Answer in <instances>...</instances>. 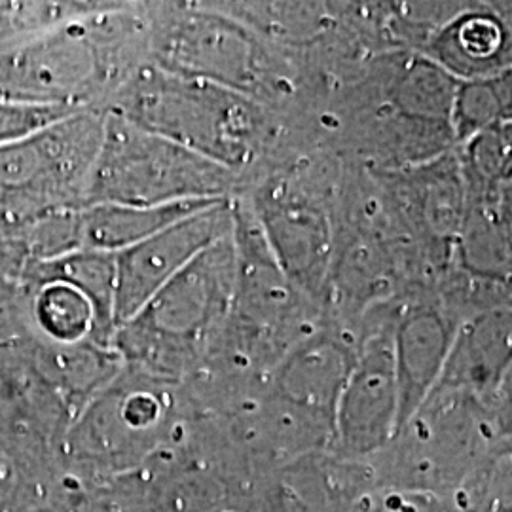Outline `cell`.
Listing matches in <instances>:
<instances>
[{
    "label": "cell",
    "instance_id": "6da1fadb",
    "mask_svg": "<svg viewBox=\"0 0 512 512\" xmlns=\"http://www.w3.org/2000/svg\"><path fill=\"white\" fill-rule=\"evenodd\" d=\"M238 255L232 234L215 241L114 332L112 349L131 368L165 382L205 363L228 317Z\"/></svg>",
    "mask_w": 512,
    "mask_h": 512
},
{
    "label": "cell",
    "instance_id": "7a4b0ae2",
    "mask_svg": "<svg viewBox=\"0 0 512 512\" xmlns=\"http://www.w3.org/2000/svg\"><path fill=\"white\" fill-rule=\"evenodd\" d=\"M169 384L131 366L120 370L61 439L63 476L90 484L141 469L183 420Z\"/></svg>",
    "mask_w": 512,
    "mask_h": 512
},
{
    "label": "cell",
    "instance_id": "3957f363",
    "mask_svg": "<svg viewBox=\"0 0 512 512\" xmlns=\"http://www.w3.org/2000/svg\"><path fill=\"white\" fill-rule=\"evenodd\" d=\"M230 173L228 167L112 112L103 122L84 181V203L156 207L222 200Z\"/></svg>",
    "mask_w": 512,
    "mask_h": 512
},
{
    "label": "cell",
    "instance_id": "277c9868",
    "mask_svg": "<svg viewBox=\"0 0 512 512\" xmlns=\"http://www.w3.org/2000/svg\"><path fill=\"white\" fill-rule=\"evenodd\" d=\"M120 114L230 171L251 158L258 133L247 95L165 69L139 74Z\"/></svg>",
    "mask_w": 512,
    "mask_h": 512
},
{
    "label": "cell",
    "instance_id": "5b68a950",
    "mask_svg": "<svg viewBox=\"0 0 512 512\" xmlns=\"http://www.w3.org/2000/svg\"><path fill=\"white\" fill-rule=\"evenodd\" d=\"M492 403L431 395L376 458L382 486L452 495L484 450L507 435Z\"/></svg>",
    "mask_w": 512,
    "mask_h": 512
},
{
    "label": "cell",
    "instance_id": "8992f818",
    "mask_svg": "<svg viewBox=\"0 0 512 512\" xmlns=\"http://www.w3.org/2000/svg\"><path fill=\"white\" fill-rule=\"evenodd\" d=\"M399 380L393 355V329L372 332L357 346L334 412L330 450L342 458L370 461L399 429Z\"/></svg>",
    "mask_w": 512,
    "mask_h": 512
},
{
    "label": "cell",
    "instance_id": "52a82bcc",
    "mask_svg": "<svg viewBox=\"0 0 512 512\" xmlns=\"http://www.w3.org/2000/svg\"><path fill=\"white\" fill-rule=\"evenodd\" d=\"M232 228L234 213L220 200L116 253V330L143 310L196 256L232 234Z\"/></svg>",
    "mask_w": 512,
    "mask_h": 512
},
{
    "label": "cell",
    "instance_id": "ba28073f",
    "mask_svg": "<svg viewBox=\"0 0 512 512\" xmlns=\"http://www.w3.org/2000/svg\"><path fill=\"white\" fill-rule=\"evenodd\" d=\"M101 57L92 38L63 31L27 46L0 65V97L65 107L99 82Z\"/></svg>",
    "mask_w": 512,
    "mask_h": 512
},
{
    "label": "cell",
    "instance_id": "9c48e42d",
    "mask_svg": "<svg viewBox=\"0 0 512 512\" xmlns=\"http://www.w3.org/2000/svg\"><path fill=\"white\" fill-rule=\"evenodd\" d=\"M256 220L277 266L298 293L317 296L325 289L332 234L325 211L285 186L264 188Z\"/></svg>",
    "mask_w": 512,
    "mask_h": 512
},
{
    "label": "cell",
    "instance_id": "30bf717a",
    "mask_svg": "<svg viewBox=\"0 0 512 512\" xmlns=\"http://www.w3.org/2000/svg\"><path fill=\"white\" fill-rule=\"evenodd\" d=\"M162 69L243 93L256 86L258 54L249 33L230 19L192 14L179 19L160 48Z\"/></svg>",
    "mask_w": 512,
    "mask_h": 512
},
{
    "label": "cell",
    "instance_id": "8fae6325",
    "mask_svg": "<svg viewBox=\"0 0 512 512\" xmlns=\"http://www.w3.org/2000/svg\"><path fill=\"white\" fill-rule=\"evenodd\" d=\"M511 366V308L480 311L456 327L442 376L431 395L492 403Z\"/></svg>",
    "mask_w": 512,
    "mask_h": 512
},
{
    "label": "cell",
    "instance_id": "7c38bea8",
    "mask_svg": "<svg viewBox=\"0 0 512 512\" xmlns=\"http://www.w3.org/2000/svg\"><path fill=\"white\" fill-rule=\"evenodd\" d=\"M355 359L357 346L342 334L315 330L281 357L266 384L287 403L334 425V412Z\"/></svg>",
    "mask_w": 512,
    "mask_h": 512
},
{
    "label": "cell",
    "instance_id": "4fadbf2b",
    "mask_svg": "<svg viewBox=\"0 0 512 512\" xmlns=\"http://www.w3.org/2000/svg\"><path fill=\"white\" fill-rule=\"evenodd\" d=\"M61 480L54 442L21 414L0 416V512H29L54 501Z\"/></svg>",
    "mask_w": 512,
    "mask_h": 512
},
{
    "label": "cell",
    "instance_id": "5bb4252c",
    "mask_svg": "<svg viewBox=\"0 0 512 512\" xmlns=\"http://www.w3.org/2000/svg\"><path fill=\"white\" fill-rule=\"evenodd\" d=\"M456 327L442 311L420 306L406 311L393 327V355L399 380V429L439 384ZM397 429V431H399Z\"/></svg>",
    "mask_w": 512,
    "mask_h": 512
},
{
    "label": "cell",
    "instance_id": "9a60e30c",
    "mask_svg": "<svg viewBox=\"0 0 512 512\" xmlns=\"http://www.w3.org/2000/svg\"><path fill=\"white\" fill-rule=\"evenodd\" d=\"M429 57L458 80L501 73L512 67L511 29L490 10L463 12L433 38Z\"/></svg>",
    "mask_w": 512,
    "mask_h": 512
},
{
    "label": "cell",
    "instance_id": "2e32d148",
    "mask_svg": "<svg viewBox=\"0 0 512 512\" xmlns=\"http://www.w3.org/2000/svg\"><path fill=\"white\" fill-rule=\"evenodd\" d=\"M406 198L425 236L456 245L471 200L458 156L444 154L408 173Z\"/></svg>",
    "mask_w": 512,
    "mask_h": 512
},
{
    "label": "cell",
    "instance_id": "e0dca14e",
    "mask_svg": "<svg viewBox=\"0 0 512 512\" xmlns=\"http://www.w3.org/2000/svg\"><path fill=\"white\" fill-rule=\"evenodd\" d=\"M217 202L220 200L173 203L156 207L112 203L84 205V209L74 215L76 247L116 255Z\"/></svg>",
    "mask_w": 512,
    "mask_h": 512
},
{
    "label": "cell",
    "instance_id": "ac0fdd59",
    "mask_svg": "<svg viewBox=\"0 0 512 512\" xmlns=\"http://www.w3.org/2000/svg\"><path fill=\"white\" fill-rule=\"evenodd\" d=\"M459 80L429 55L406 61L393 84V105L404 118L450 129Z\"/></svg>",
    "mask_w": 512,
    "mask_h": 512
},
{
    "label": "cell",
    "instance_id": "d6986e66",
    "mask_svg": "<svg viewBox=\"0 0 512 512\" xmlns=\"http://www.w3.org/2000/svg\"><path fill=\"white\" fill-rule=\"evenodd\" d=\"M48 281H63L86 294L97 319V344L112 348L116 332V255L78 249L54 256L46 266Z\"/></svg>",
    "mask_w": 512,
    "mask_h": 512
},
{
    "label": "cell",
    "instance_id": "ffe728a7",
    "mask_svg": "<svg viewBox=\"0 0 512 512\" xmlns=\"http://www.w3.org/2000/svg\"><path fill=\"white\" fill-rule=\"evenodd\" d=\"M450 499L458 512H512V433L484 450Z\"/></svg>",
    "mask_w": 512,
    "mask_h": 512
},
{
    "label": "cell",
    "instance_id": "44dd1931",
    "mask_svg": "<svg viewBox=\"0 0 512 512\" xmlns=\"http://www.w3.org/2000/svg\"><path fill=\"white\" fill-rule=\"evenodd\" d=\"M512 122V67L501 73L459 80L450 131L465 143L484 129Z\"/></svg>",
    "mask_w": 512,
    "mask_h": 512
},
{
    "label": "cell",
    "instance_id": "7402d4cb",
    "mask_svg": "<svg viewBox=\"0 0 512 512\" xmlns=\"http://www.w3.org/2000/svg\"><path fill=\"white\" fill-rule=\"evenodd\" d=\"M38 327L61 346L92 340L97 344V319L86 294L63 281H46L37 298Z\"/></svg>",
    "mask_w": 512,
    "mask_h": 512
},
{
    "label": "cell",
    "instance_id": "603a6c76",
    "mask_svg": "<svg viewBox=\"0 0 512 512\" xmlns=\"http://www.w3.org/2000/svg\"><path fill=\"white\" fill-rule=\"evenodd\" d=\"M463 173L469 196L495 194L512 186V122L484 129L467 139Z\"/></svg>",
    "mask_w": 512,
    "mask_h": 512
},
{
    "label": "cell",
    "instance_id": "cb8c5ba5",
    "mask_svg": "<svg viewBox=\"0 0 512 512\" xmlns=\"http://www.w3.org/2000/svg\"><path fill=\"white\" fill-rule=\"evenodd\" d=\"M346 512H458L448 495L374 484Z\"/></svg>",
    "mask_w": 512,
    "mask_h": 512
},
{
    "label": "cell",
    "instance_id": "d4e9b609",
    "mask_svg": "<svg viewBox=\"0 0 512 512\" xmlns=\"http://www.w3.org/2000/svg\"><path fill=\"white\" fill-rule=\"evenodd\" d=\"M65 107L27 105L0 97V147L25 141L67 118Z\"/></svg>",
    "mask_w": 512,
    "mask_h": 512
},
{
    "label": "cell",
    "instance_id": "484cf974",
    "mask_svg": "<svg viewBox=\"0 0 512 512\" xmlns=\"http://www.w3.org/2000/svg\"><path fill=\"white\" fill-rule=\"evenodd\" d=\"M492 403L497 418L505 425L507 431H512V366Z\"/></svg>",
    "mask_w": 512,
    "mask_h": 512
},
{
    "label": "cell",
    "instance_id": "4316f807",
    "mask_svg": "<svg viewBox=\"0 0 512 512\" xmlns=\"http://www.w3.org/2000/svg\"><path fill=\"white\" fill-rule=\"evenodd\" d=\"M29 512H71L69 511V507L59 499V495L55 497L54 501H50V503H44V505H40L37 509H33V511Z\"/></svg>",
    "mask_w": 512,
    "mask_h": 512
}]
</instances>
